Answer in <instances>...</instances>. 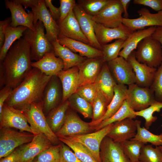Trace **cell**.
Returning <instances> with one entry per match:
<instances>
[{
    "label": "cell",
    "mask_w": 162,
    "mask_h": 162,
    "mask_svg": "<svg viewBox=\"0 0 162 162\" xmlns=\"http://www.w3.org/2000/svg\"><path fill=\"white\" fill-rule=\"evenodd\" d=\"M30 48L22 38L15 41L0 62V86L14 89L18 86L32 68Z\"/></svg>",
    "instance_id": "cell-1"
},
{
    "label": "cell",
    "mask_w": 162,
    "mask_h": 162,
    "mask_svg": "<svg viewBox=\"0 0 162 162\" xmlns=\"http://www.w3.org/2000/svg\"><path fill=\"white\" fill-rule=\"evenodd\" d=\"M52 76L32 68L22 82L13 89L4 104L21 111L34 103L42 102L44 89Z\"/></svg>",
    "instance_id": "cell-2"
},
{
    "label": "cell",
    "mask_w": 162,
    "mask_h": 162,
    "mask_svg": "<svg viewBox=\"0 0 162 162\" xmlns=\"http://www.w3.org/2000/svg\"><path fill=\"white\" fill-rule=\"evenodd\" d=\"M22 111L29 124L32 134L34 135L43 134L52 144L56 145L59 140L47 122L42 102L32 103L28 108Z\"/></svg>",
    "instance_id": "cell-3"
},
{
    "label": "cell",
    "mask_w": 162,
    "mask_h": 162,
    "mask_svg": "<svg viewBox=\"0 0 162 162\" xmlns=\"http://www.w3.org/2000/svg\"><path fill=\"white\" fill-rule=\"evenodd\" d=\"M35 29L27 28L23 33V38L28 44L31 49L32 61H38L45 53L53 50L51 43L48 40L44 32L43 23L38 20L34 25Z\"/></svg>",
    "instance_id": "cell-4"
},
{
    "label": "cell",
    "mask_w": 162,
    "mask_h": 162,
    "mask_svg": "<svg viewBox=\"0 0 162 162\" xmlns=\"http://www.w3.org/2000/svg\"><path fill=\"white\" fill-rule=\"evenodd\" d=\"M135 57L139 62L157 68L162 63V47L151 36L142 40L135 51Z\"/></svg>",
    "instance_id": "cell-5"
},
{
    "label": "cell",
    "mask_w": 162,
    "mask_h": 162,
    "mask_svg": "<svg viewBox=\"0 0 162 162\" xmlns=\"http://www.w3.org/2000/svg\"><path fill=\"white\" fill-rule=\"evenodd\" d=\"M34 135L19 132L5 127H0V158L5 157L18 147L31 142Z\"/></svg>",
    "instance_id": "cell-6"
},
{
    "label": "cell",
    "mask_w": 162,
    "mask_h": 162,
    "mask_svg": "<svg viewBox=\"0 0 162 162\" xmlns=\"http://www.w3.org/2000/svg\"><path fill=\"white\" fill-rule=\"evenodd\" d=\"M126 101L135 111L145 109L156 101L154 92L150 88L141 87L136 83L128 86Z\"/></svg>",
    "instance_id": "cell-7"
},
{
    "label": "cell",
    "mask_w": 162,
    "mask_h": 162,
    "mask_svg": "<svg viewBox=\"0 0 162 162\" xmlns=\"http://www.w3.org/2000/svg\"><path fill=\"white\" fill-rule=\"evenodd\" d=\"M114 124H110L94 132L62 137L81 144L88 149L98 162H101L100 155V146Z\"/></svg>",
    "instance_id": "cell-8"
},
{
    "label": "cell",
    "mask_w": 162,
    "mask_h": 162,
    "mask_svg": "<svg viewBox=\"0 0 162 162\" xmlns=\"http://www.w3.org/2000/svg\"><path fill=\"white\" fill-rule=\"evenodd\" d=\"M124 10L120 0H111L100 12L92 16L94 22L105 27L114 28L122 24Z\"/></svg>",
    "instance_id": "cell-9"
},
{
    "label": "cell",
    "mask_w": 162,
    "mask_h": 162,
    "mask_svg": "<svg viewBox=\"0 0 162 162\" xmlns=\"http://www.w3.org/2000/svg\"><path fill=\"white\" fill-rule=\"evenodd\" d=\"M34 14L33 23L39 20L43 24L46 31V36L51 43L56 41L60 34L58 25L47 8L44 0H39L38 4L32 8Z\"/></svg>",
    "instance_id": "cell-10"
},
{
    "label": "cell",
    "mask_w": 162,
    "mask_h": 162,
    "mask_svg": "<svg viewBox=\"0 0 162 162\" xmlns=\"http://www.w3.org/2000/svg\"><path fill=\"white\" fill-rule=\"evenodd\" d=\"M107 63L110 71L117 84L128 86L136 83L135 73L131 64L126 60L118 56Z\"/></svg>",
    "instance_id": "cell-11"
},
{
    "label": "cell",
    "mask_w": 162,
    "mask_h": 162,
    "mask_svg": "<svg viewBox=\"0 0 162 162\" xmlns=\"http://www.w3.org/2000/svg\"><path fill=\"white\" fill-rule=\"evenodd\" d=\"M95 130L90 122L82 120L75 113L67 112L64 123L55 134L58 137H67L90 133Z\"/></svg>",
    "instance_id": "cell-12"
},
{
    "label": "cell",
    "mask_w": 162,
    "mask_h": 162,
    "mask_svg": "<svg viewBox=\"0 0 162 162\" xmlns=\"http://www.w3.org/2000/svg\"><path fill=\"white\" fill-rule=\"evenodd\" d=\"M28 123L22 111L4 104L0 113V127L14 128L32 134Z\"/></svg>",
    "instance_id": "cell-13"
},
{
    "label": "cell",
    "mask_w": 162,
    "mask_h": 162,
    "mask_svg": "<svg viewBox=\"0 0 162 162\" xmlns=\"http://www.w3.org/2000/svg\"><path fill=\"white\" fill-rule=\"evenodd\" d=\"M140 16L134 19L123 17L122 23L134 31L151 26L162 27V10L153 14L146 8L138 10Z\"/></svg>",
    "instance_id": "cell-14"
},
{
    "label": "cell",
    "mask_w": 162,
    "mask_h": 162,
    "mask_svg": "<svg viewBox=\"0 0 162 162\" xmlns=\"http://www.w3.org/2000/svg\"><path fill=\"white\" fill-rule=\"evenodd\" d=\"M62 88L59 78L52 76L46 85L43 92L42 102L43 111L48 114L52 110L57 106L62 98Z\"/></svg>",
    "instance_id": "cell-15"
},
{
    "label": "cell",
    "mask_w": 162,
    "mask_h": 162,
    "mask_svg": "<svg viewBox=\"0 0 162 162\" xmlns=\"http://www.w3.org/2000/svg\"><path fill=\"white\" fill-rule=\"evenodd\" d=\"M97 39L101 45L108 44L114 40H126L134 32L123 24L114 28H108L93 21Z\"/></svg>",
    "instance_id": "cell-16"
},
{
    "label": "cell",
    "mask_w": 162,
    "mask_h": 162,
    "mask_svg": "<svg viewBox=\"0 0 162 162\" xmlns=\"http://www.w3.org/2000/svg\"><path fill=\"white\" fill-rule=\"evenodd\" d=\"M139 120L128 118L114 123L106 136L114 142L122 144L130 140L136 135Z\"/></svg>",
    "instance_id": "cell-17"
},
{
    "label": "cell",
    "mask_w": 162,
    "mask_h": 162,
    "mask_svg": "<svg viewBox=\"0 0 162 162\" xmlns=\"http://www.w3.org/2000/svg\"><path fill=\"white\" fill-rule=\"evenodd\" d=\"M100 155L101 162H130L121 144L106 136L101 143Z\"/></svg>",
    "instance_id": "cell-18"
},
{
    "label": "cell",
    "mask_w": 162,
    "mask_h": 162,
    "mask_svg": "<svg viewBox=\"0 0 162 162\" xmlns=\"http://www.w3.org/2000/svg\"><path fill=\"white\" fill-rule=\"evenodd\" d=\"M135 51L128 56L127 60L130 64L135 75L136 84L144 87L150 88L154 80L157 68L150 67L141 63L136 59Z\"/></svg>",
    "instance_id": "cell-19"
},
{
    "label": "cell",
    "mask_w": 162,
    "mask_h": 162,
    "mask_svg": "<svg viewBox=\"0 0 162 162\" xmlns=\"http://www.w3.org/2000/svg\"><path fill=\"white\" fill-rule=\"evenodd\" d=\"M52 144L44 134L34 135L32 141L21 146V154L19 162H31L42 152L51 146Z\"/></svg>",
    "instance_id": "cell-20"
},
{
    "label": "cell",
    "mask_w": 162,
    "mask_h": 162,
    "mask_svg": "<svg viewBox=\"0 0 162 162\" xmlns=\"http://www.w3.org/2000/svg\"><path fill=\"white\" fill-rule=\"evenodd\" d=\"M104 63L103 57L87 58L79 66V87L94 83Z\"/></svg>",
    "instance_id": "cell-21"
},
{
    "label": "cell",
    "mask_w": 162,
    "mask_h": 162,
    "mask_svg": "<svg viewBox=\"0 0 162 162\" xmlns=\"http://www.w3.org/2000/svg\"><path fill=\"white\" fill-rule=\"evenodd\" d=\"M4 2L6 9H9L11 13L10 25L11 26H22L34 30V14L32 11L26 13L21 4L16 3L13 0H5Z\"/></svg>",
    "instance_id": "cell-22"
},
{
    "label": "cell",
    "mask_w": 162,
    "mask_h": 162,
    "mask_svg": "<svg viewBox=\"0 0 162 162\" xmlns=\"http://www.w3.org/2000/svg\"><path fill=\"white\" fill-rule=\"evenodd\" d=\"M73 12L82 32L89 42V45L102 50L101 46L98 41L95 35L92 16L87 14L77 4L73 9Z\"/></svg>",
    "instance_id": "cell-23"
},
{
    "label": "cell",
    "mask_w": 162,
    "mask_h": 162,
    "mask_svg": "<svg viewBox=\"0 0 162 162\" xmlns=\"http://www.w3.org/2000/svg\"><path fill=\"white\" fill-rule=\"evenodd\" d=\"M57 40L61 45L68 48L74 53H78L82 57L89 58L102 57L104 56V52L102 50L61 34H59Z\"/></svg>",
    "instance_id": "cell-24"
},
{
    "label": "cell",
    "mask_w": 162,
    "mask_h": 162,
    "mask_svg": "<svg viewBox=\"0 0 162 162\" xmlns=\"http://www.w3.org/2000/svg\"><path fill=\"white\" fill-rule=\"evenodd\" d=\"M56 76L62 84L63 92L62 103H63L75 93L79 87L78 68L75 66L66 70H62Z\"/></svg>",
    "instance_id": "cell-25"
},
{
    "label": "cell",
    "mask_w": 162,
    "mask_h": 162,
    "mask_svg": "<svg viewBox=\"0 0 162 162\" xmlns=\"http://www.w3.org/2000/svg\"><path fill=\"white\" fill-rule=\"evenodd\" d=\"M57 23L59 28V34L89 45L88 40L81 30L73 11L62 21Z\"/></svg>",
    "instance_id": "cell-26"
},
{
    "label": "cell",
    "mask_w": 162,
    "mask_h": 162,
    "mask_svg": "<svg viewBox=\"0 0 162 162\" xmlns=\"http://www.w3.org/2000/svg\"><path fill=\"white\" fill-rule=\"evenodd\" d=\"M32 68H36L47 76H56L64 67L62 60L55 55L53 50L45 54L40 60L32 62Z\"/></svg>",
    "instance_id": "cell-27"
},
{
    "label": "cell",
    "mask_w": 162,
    "mask_h": 162,
    "mask_svg": "<svg viewBox=\"0 0 162 162\" xmlns=\"http://www.w3.org/2000/svg\"><path fill=\"white\" fill-rule=\"evenodd\" d=\"M51 43L55 55L62 59L63 62V70H66L75 66L78 67L87 58L74 52L68 48L62 45L59 43L57 39Z\"/></svg>",
    "instance_id": "cell-28"
},
{
    "label": "cell",
    "mask_w": 162,
    "mask_h": 162,
    "mask_svg": "<svg viewBox=\"0 0 162 162\" xmlns=\"http://www.w3.org/2000/svg\"><path fill=\"white\" fill-rule=\"evenodd\" d=\"M110 103L114 95V88L117 84L112 76L107 62H104L94 83Z\"/></svg>",
    "instance_id": "cell-29"
},
{
    "label": "cell",
    "mask_w": 162,
    "mask_h": 162,
    "mask_svg": "<svg viewBox=\"0 0 162 162\" xmlns=\"http://www.w3.org/2000/svg\"><path fill=\"white\" fill-rule=\"evenodd\" d=\"M156 28V26H151L134 31L125 40L123 48L120 52L118 56L127 60L130 54L137 48L139 43L145 38L151 36Z\"/></svg>",
    "instance_id": "cell-30"
},
{
    "label": "cell",
    "mask_w": 162,
    "mask_h": 162,
    "mask_svg": "<svg viewBox=\"0 0 162 162\" xmlns=\"http://www.w3.org/2000/svg\"><path fill=\"white\" fill-rule=\"evenodd\" d=\"M128 87L124 85L117 84L114 88V95L109 104L104 116L93 126L95 127L102 121L113 115L121 107L127 97Z\"/></svg>",
    "instance_id": "cell-31"
},
{
    "label": "cell",
    "mask_w": 162,
    "mask_h": 162,
    "mask_svg": "<svg viewBox=\"0 0 162 162\" xmlns=\"http://www.w3.org/2000/svg\"><path fill=\"white\" fill-rule=\"evenodd\" d=\"M69 104L68 100L62 103L51 110L46 117L47 122L52 130L55 134L64 124Z\"/></svg>",
    "instance_id": "cell-32"
},
{
    "label": "cell",
    "mask_w": 162,
    "mask_h": 162,
    "mask_svg": "<svg viewBox=\"0 0 162 162\" xmlns=\"http://www.w3.org/2000/svg\"><path fill=\"white\" fill-rule=\"evenodd\" d=\"M27 28L22 26L13 27L10 25V23L5 26L4 42L2 47L0 50V62L3 60L13 43L22 37L23 33Z\"/></svg>",
    "instance_id": "cell-33"
},
{
    "label": "cell",
    "mask_w": 162,
    "mask_h": 162,
    "mask_svg": "<svg viewBox=\"0 0 162 162\" xmlns=\"http://www.w3.org/2000/svg\"><path fill=\"white\" fill-rule=\"evenodd\" d=\"M135 111L128 105L126 100L120 108L112 116L103 120L95 128L96 131L116 122L128 118L135 119L137 116Z\"/></svg>",
    "instance_id": "cell-34"
},
{
    "label": "cell",
    "mask_w": 162,
    "mask_h": 162,
    "mask_svg": "<svg viewBox=\"0 0 162 162\" xmlns=\"http://www.w3.org/2000/svg\"><path fill=\"white\" fill-rule=\"evenodd\" d=\"M109 104L104 95L98 89L96 95L92 104L93 108L92 119L90 122L91 126L93 127V125L104 116Z\"/></svg>",
    "instance_id": "cell-35"
},
{
    "label": "cell",
    "mask_w": 162,
    "mask_h": 162,
    "mask_svg": "<svg viewBox=\"0 0 162 162\" xmlns=\"http://www.w3.org/2000/svg\"><path fill=\"white\" fill-rule=\"evenodd\" d=\"M141 124V121L139 120L136 134L130 140L140 141L145 144L148 142L156 146H162V133L159 135L153 134L145 127H142Z\"/></svg>",
    "instance_id": "cell-36"
},
{
    "label": "cell",
    "mask_w": 162,
    "mask_h": 162,
    "mask_svg": "<svg viewBox=\"0 0 162 162\" xmlns=\"http://www.w3.org/2000/svg\"><path fill=\"white\" fill-rule=\"evenodd\" d=\"M59 141L67 145L82 162H98L90 152L83 145L64 137H58Z\"/></svg>",
    "instance_id": "cell-37"
},
{
    "label": "cell",
    "mask_w": 162,
    "mask_h": 162,
    "mask_svg": "<svg viewBox=\"0 0 162 162\" xmlns=\"http://www.w3.org/2000/svg\"><path fill=\"white\" fill-rule=\"evenodd\" d=\"M69 105L85 118H92L93 108L91 104L75 93L72 95L67 100Z\"/></svg>",
    "instance_id": "cell-38"
},
{
    "label": "cell",
    "mask_w": 162,
    "mask_h": 162,
    "mask_svg": "<svg viewBox=\"0 0 162 162\" xmlns=\"http://www.w3.org/2000/svg\"><path fill=\"white\" fill-rule=\"evenodd\" d=\"M111 0H78V4L88 15L93 16L100 12Z\"/></svg>",
    "instance_id": "cell-39"
},
{
    "label": "cell",
    "mask_w": 162,
    "mask_h": 162,
    "mask_svg": "<svg viewBox=\"0 0 162 162\" xmlns=\"http://www.w3.org/2000/svg\"><path fill=\"white\" fill-rule=\"evenodd\" d=\"M121 144L124 152L130 162L139 161L141 150L145 144L144 143L137 140H129Z\"/></svg>",
    "instance_id": "cell-40"
},
{
    "label": "cell",
    "mask_w": 162,
    "mask_h": 162,
    "mask_svg": "<svg viewBox=\"0 0 162 162\" xmlns=\"http://www.w3.org/2000/svg\"><path fill=\"white\" fill-rule=\"evenodd\" d=\"M141 162H162V152L159 146L144 145L142 148L139 158Z\"/></svg>",
    "instance_id": "cell-41"
},
{
    "label": "cell",
    "mask_w": 162,
    "mask_h": 162,
    "mask_svg": "<svg viewBox=\"0 0 162 162\" xmlns=\"http://www.w3.org/2000/svg\"><path fill=\"white\" fill-rule=\"evenodd\" d=\"M124 41V40L119 39L111 43L101 45L104 54L103 59L104 62H108L118 57Z\"/></svg>",
    "instance_id": "cell-42"
},
{
    "label": "cell",
    "mask_w": 162,
    "mask_h": 162,
    "mask_svg": "<svg viewBox=\"0 0 162 162\" xmlns=\"http://www.w3.org/2000/svg\"><path fill=\"white\" fill-rule=\"evenodd\" d=\"M162 109V103L156 101L148 108L139 111H135L136 116L142 117L145 120V128L148 130L152 124L157 119L153 114L155 112H159ZM161 116H162V113Z\"/></svg>",
    "instance_id": "cell-43"
},
{
    "label": "cell",
    "mask_w": 162,
    "mask_h": 162,
    "mask_svg": "<svg viewBox=\"0 0 162 162\" xmlns=\"http://www.w3.org/2000/svg\"><path fill=\"white\" fill-rule=\"evenodd\" d=\"M61 145H52L36 156L31 162H60Z\"/></svg>",
    "instance_id": "cell-44"
},
{
    "label": "cell",
    "mask_w": 162,
    "mask_h": 162,
    "mask_svg": "<svg viewBox=\"0 0 162 162\" xmlns=\"http://www.w3.org/2000/svg\"><path fill=\"white\" fill-rule=\"evenodd\" d=\"M97 91V88L93 83L79 87L75 93L92 105Z\"/></svg>",
    "instance_id": "cell-45"
},
{
    "label": "cell",
    "mask_w": 162,
    "mask_h": 162,
    "mask_svg": "<svg viewBox=\"0 0 162 162\" xmlns=\"http://www.w3.org/2000/svg\"><path fill=\"white\" fill-rule=\"evenodd\" d=\"M150 88L154 92L155 100L162 103V63L157 68L153 82Z\"/></svg>",
    "instance_id": "cell-46"
},
{
    "label": "cell",
    "mask_w": 162,
    "mask_h": 162,
    "mask_svg": "<svg viewBox=\"0 0 162 162\" xmlns=\"http://www.w3.org/2000/svg\"><path fill=\"white\" fill-rule=\"evenodd\" d=\"M61 145L60 162H82L69 147L64 143Z\"/></svg>",
    "instance_id": "cell-47"
},
{
    "label": "cell",
    "mask_w": 162,
    "mask_h": 162,
    "mask_svg": "<svg viewBox=\"0 0 162 162\" xmlns=\"http://www.w3.org/2000/svg\"><path fill=\"white\" fill-rule=\"evenodd\" d=\"M60 18L57 22H60L64 20L73 11L76 3L75 0H60Z\"/></svg>",
    "instance_id": "cell-48"
},
{
    "label": "cell",
    "mask_w": 162,
    "mask_h": 162,
    "mask_svg": "<svg viewBox=\"0 0 162 162\" xmlns=\"http://www.w3.org/2000/svg\"><path fill=\"white\" fill-rule=\"evenodd\" d=\"M133 3L149 7L158 12L162 10V0H134Z\"/></svg>",
    "instance_id": "cell-49"
},
{
    "label": "cell",
    "mask_w": 162,
    "mask_h": 162,
    "mask_svg": "<svg viewBox=\"0 0 162 162\" xmlns=\"http://www.w3.org/2000/svg\"><path fill=\"white\" fill-rule=\"evenodd\" d=\"M21 146L16 148L7 156L1 158L0 162H18L21 154Z\"/></svg>",
    "instance_id": "cell-50"
},
{
    "label": "cell",
    "mask_w": 162,
    "mask_h": 162,
    "mask_svg": "<svg viewBox=\"0 0 162 162\" xmlns=\"http://www.w3.org/2000/svg\"><path fill=\"white\" fill-rule=\"evenodd\" d=\"M13 89L11 87L5 86L0 91V113H1L3 106L6 101L11 94Z\"/></svg>",
    "instance_id": "cell-51"
},
{
    "label": "cell",
    "mask_w": 162,
    "mask_h": 162,
    "mask_svg": "<svg viewBox=\"0 0 162 162\" xmlns=\"http://www.w3.org/2000/svg\"><path fill=\"white\" fill-rule=\"evenodd\" d=\"M46 7L49 8L50 13L56 22L58 21L60 16V11L59 8H56L52 4L51 0H44Z\"/></svg>",
    "instance_id": "cell-52"
},
{
    "label": "cell",
    "mask_w": 162,
    "mask_h": 162,
    "mask_svg": "<svg viewBox=\"0 0 162 162\" xmlns=\"http://www.w3.org/2000/svg\"><path fill=\"white\" fill-rule=\"evenodd\" d=\"M11 18H7L0 21V50L2 47L5 40L4 29L5 26L10 23Z\"/></svg>",
    "instance_id": "cell-53"
},
{
    "label": "cell",
    "mask_w": 162,
    "mask_h": 162,
    "mask_svg": "<svg viewBox=\"0 0 162 162\" xmlns=\"http://www.w3.org/2000/svg\"><path fill=\"white\" fill-rule=\"evenodd\" d=\"M16 3L21 4L25 8L34 7L38 3L39 0H13Z\"/></svg>",
    "instance_id": "cell-54"
},
{
    "label": "cell",
    "mask_w": 162,
    "mask_h": 162,
    "mask_svg": "<svg viewBox=\"0 0 162 162\" xmlns=\"http://www.w3.org/2000/svg\"><path fill=\"white\" fill-rule=\"evenodd\" d=\"M152 37L158 41L162 47V27L158 26L152 35Z\"/></svg>",
    "instance_id": "cell-55"
},
{
    "label": "cell",
    "mask_w": 162,
    "mask_h": 162,
    "mask_svg": "<svg viewBox=\"0 0 162 162\" xmlns=\"http://www.w3.org/2000/svg\"><path fill=\"white\" fill-rule=\"evenodd\" d=\"M124 10V16L125 18H128V14L127 11V7L130 0H120Z\"/></svg>",
    "instance_id": "cell-56"
},
{
    "label": "cell",
    "mask_w": 162,
    "mask_h": 162,
    "mask_svg": "<svg viewBox=\"0 0 162 162\" xmlns=\"http://www.w3.org/2000/svg\"><path fill=\"white\" fill-rule=\"evenodd\" d=\"M162 152V146H159Z\"/></svg>",
    "instance_id": "cell-57"
},
{
    "label": "cell",
    "mask_w": 162,
    "mask_h": 162,
    "mask_svg": "<svg viewBox=\"0 0 162 162\" xmlns=\"http://www.w3.org/2000/svg\"><path fill=\"white\" fill-rule=\"evenodd\" d=\"M141 162V161H138V162Z\"/></svg>",
    "instance_id": "cell-58"
},
{
    "label": "cell",
    "mask_w": 162,
    "mask_h": 162,
    "mask_svg": "<svg viewBox=\"0 0 162 162\" xmlns=\"http://www.w3.org/2000/svg\"></svg>",
    "instance_id": "cell-59"
}]
</instances>
